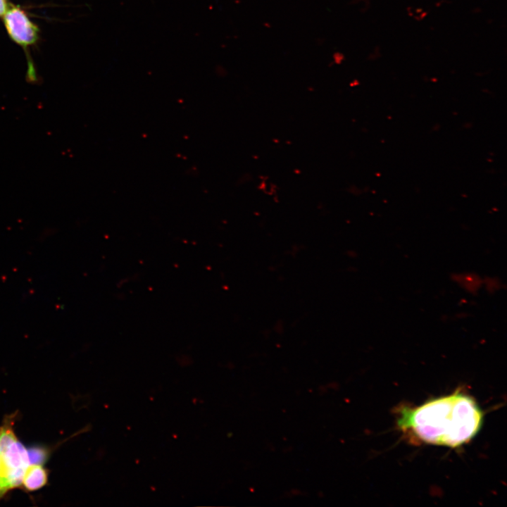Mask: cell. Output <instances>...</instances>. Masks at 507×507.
<instances>
[{
	"label": "cell",
	"instance_id": "cell-3",
	"mask_svg": "<svg viewBox=\"0 0 507 507\" xmlns=\"http://www.w3.org/2000/svg\"><path fill=\"white\" fill-rule=\"evenodd\" d=\"M4 23L11 39L22 46L34 44L38 39L39 30L26 13L17 6L7 8Z\"/></svg>",
	"mask_w": 507,
	"mask_h": 507
},
{
	"label": "cell",
	"instance_id": "cell-4",
	"mask_svg": "<svg viewBox=\"0 0 507 507\" xmlns=\"http://www.w3.org/2000/svg\"><path fill=\"white\" fill-rule=\"evenodd\" d=\"M47 482V472L42 464L30 463L25 469L21 484L29 491L37 490Z\"/></svg>",
	"mask_w": 507,
	"mask_h": 507
},
{
	"label": "cell",
	"instance_id": "cell-5",
	"mask_svg": "<svg viewBox=\"0 0 507 507\" xmlns=\"http://www.w3.org/2000/svg\"><path fill=\"white\" fill-rule=\"evenodd\" d=\"M456 282L469 292H476L480 287L482 281L474 274H463L456 277Z\"/></svg>",
	"mask_w": 507,
	"mask_h": 507
},
{
	"label": "cell",
	"instance_id": "cell-1",
	"mask_svg": "<svg viewBox=\"0 0 507 507\" xmlns=\"http://www.w3.org/2000/svg\"><path fill=\"white\" fill-rule=\"evenodd\" d=\"M397 417L400 430L416 440L455 448L478 432L483 413L470 396L455 391L415 408L401 407Z\"/></svg>",
	"mask_w": 507,
	"mask_h": 507
},
{
	"label": "cell",
	"instance_id": "cell-7",
	"mask_svg": "<svg viewBox=\"0 0 507 507\" xmlns=\"http://www.w3.org/2000/svg\"><path fill=\"white\" fill-rule=\"evenodd\" d=\"M343 59V56L341 55L339 53H336L334 55V62L338 63L339 62H341Z\"/></svg>",
	"mask_w": 507,
	"mask_h": 507
},
{
	"label": "cell",
	"instance_id": "cell-2",
	"mask_svg": "<svg viewBox=\"0 0 507 507\" xmlns=\"http://www.w3.org/2000/svg\"><path fill=\"white\" fill-rule=\"evenodd\" d=\"M30 464L28 450L16 437L11 422L0 427V497L21 484Z\"/></svg>",
	"mask_w": 507,
	"mask_h": 507
},
{
	"label": "cell",
	"instance_id": "cell-6",
	"mask_svg": "<svg viewBox=\"0 0 507 507\" xmlns=\"http://www.w3.org/2000/svg\"><path fill=\"white\" fill-rule=\"evenodd\" d=\"M7 8L6 0H0V16L4 15Z\"/></svg>",
	"mask_w": 507,
	"mask_h": 507
}]
</instances>
